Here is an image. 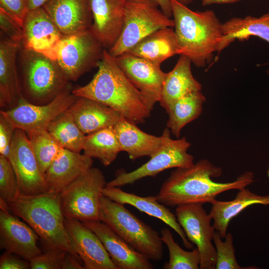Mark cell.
Segmentation results:
<instances>
[{
	"instance_id": "1",
	"label": "cell",
	"mask_w": 269,
	"mask_h": 269,
	"mask_svg": "<svg viewBox=\"0 0 269 269\" xmlns=\"http://www.w3.org/2000/svg\"><path fill=\"white\" fill-rule=\"evenodd\" d=\"M222 168L206 159H201L189 167L177 168L163 183L157 200L168 206L189 203H212L217 196L231 190H240L253 183L254 173L246 171L235 180L218 182L213 178L220 177Z\"/></svg>"
},
{
	"instance_id": "2",
	"label": "cell",
	"mask_w": 269,
	"mask_h": 269,
	"mask_svg": "<svg viewBox=\"0 0 269 269\" xmlns=\"http://www.w3.org/2000/svg\"><path fill=\"white\" fill-rule=\"evenodd\" d=\"M97 67L98 71L92 79L86 85L72 90L73 94L102 103L136 124L144 122L150 111L140 92L107 49H104Z\"/></svg>"
},
{
	"instance_id": "3",
	"label": "cell",
	"mask_w": 269,
	"mask_h": 269,
	"mask_svg": "<svg viewBox=\"0 0 269 269\" xmlns=\"http://www.w3.org/2000/svg\"><path fill=\"white\" fill-rule=\"evenodd\" d=\"M171 2L179 55L188 57L197 67H205L218 52L223 23L212 10L194 11L175 0Z\"/></svg>"
},
{
	"instance_id": "4",
	"label": "cell",
	"mask_w": 269,
	"mask_h": 269,
	"mask_svg": "<svg viewBox=\"0 0 269 269\" xmlns=\"http://www.w3.org/2000/svg\"><path fill=\"white\" fill-rule=\"evenodd\" d=\"M23 220L48 248H59L78 256L73 250L65 226L59 194L47 192L35 196L20 194L7 204Z\"/></svg>"
},
{
	"instance_id": "5",
	"label": "cell",
	"mask_w": 269,
	"mask_h": 269,
	"mask_svg": "<svg viewBox=\"0 0 269 269\" xmlns=\"http://www.w3.org/2000/svg\"><path fill=\"white\" fill-rule=\"evenodd\" d=\"M100 219L149 260L158 261L162 259L163 242L159 233L124 205L103 196L101 202Z\"/></svg>"
},
{
	"instance_id": "6",
	"label": "cell",
	"mask_w": 269,
	"mask_h": 269,
	"mask_svg": "<svg viewBox=\"0 0 269 269\" xmlns=\"http://www.w3.org/2000/svg\"><path fill=\"white\" fill-rule=\"evenodd\" d=\"M20 50L23 84L30 98L47 103L71 86L70 81L56 61L21 45Z\"/></svg>"
},
{
	"instance_id": "7",
	"label": "cell",
	"mask_w": 269,
	"mask_h": 269,
	"mask_svg": "<svg viewBox=\"0 0 269 269\" xmlns=\"http://www.w3.org/2000/svg\"><path fill=\"white\" fill-rule=\"evenodd\" d=\"M124 26L114 45L108 50L114 57L125 53L152 32L173 27V19L166 15L155 0H125Z\"/></svg>"
},
{
	"instance_id": "8",
	"label": "cell",
	"mask_w": 269,
	"mask_h": 269,
	"mask_svg": "<svg viewBox=\"0 0 269 269\" xmlns=\"http://www.w3.org/2000/svg\"><path fill=\"white\" fill-rule=\"evenodd\" d=\"M106 183L102 171L91 167L63 188L59 194L65 218L101 221V202Z\"/></svg>"
},
{
	"instance_id": "9",
	"label": "cell",
	"mask_w": 269,
	"mask_h": 269,
	"mask_svg": "<svg viewBox=\"0 0 269 269\" xmlns=\"http://www.w3.org/2000/svg\"><path fill=\"white\" fill-rule=\"evenodd\" d=\"M164 141L150 156V159L136 169L118 173L107 182L106 187H118L133 184L143 178L154 177L160 172L172 168L187 167L192 165L194 157L187 151L191 143L185 137L172 139L167 127L163 130Z\"/></svg>"
},
{
	"instance_id": "10",
	"label": "cell",
	"mask_w": 269,
	"mask_h": 269,
	"mask_svg": "<svg viewBox=\"0 0 269 269\" xmlns=\"http://www.w3.org/2000/svg\"><path fill=\"white\" fill-rule=\"evenodd\" d=\"M104 49L89 30L63 35L55 61L69 81H75L97 66Z\"/></svg>"
},
{
	"instance_id": "11",
	"label": "cell",
	"mask_w": 269,
	"mask_h": 269,
	"mask_svg": "<svg viewBox=\"0 0 269 269\" xmlns=\"http://www.w3.org/2000/svg\"><path fill=\"white\" fill-rule=\"evenodd\" d=\"M78 97L73 94L71 86L50 102L41 105L28 102L22 94L14 107L0 112L16 129L23 130L27 134L40 132L47 131L50 124L67 111Z\"/></svg>"
},
{
	"instance_id": "12",
	"label": "cell",
	"mask_w": 269,
	"mask_h": 269,
	"mask_svg": "<svg viewBox=\"0 0 269 269\" xmlns=\"http://www.w3.org/2000/svg\"><path fill=\"white\" fill-rule=\"evenodd\" d=\"M177 221L188 240L196 246L199 251L200 269H214L217 254L212 241L215 232L212 220L200 203L179 205L175 209Z\"/></svg>"
},
{
	"instance_id": "13",
	"label": "cell",
	"mask_w": 269,
	"mask_h": 269,
	"mask_svg": "<svg viewBox=\"0 0 269 269\" xmlns=\"http://www.w3.org/2000/svg\"><path fill=\"white\" fill-rule=\"evenodd\" d=\"M16 177L21 194L35 196L49 191L26 133L16 129L7 157Z\"/></svg>"
},
{
	"instance_id": "14",
	"label": "cell",
	"mask_w": 269,
	"mask_h": 269,
	"mask_svg": "<svg viewBox=\"0 0 269 269\" xmlns=\"http://www.w3.org/2000/svg\"><path fill=\"white\" fill-rule=\"evenodd\" d=\"M115 59L126 77L140 92L151 112L160 100L166 73L162 71L160 66L128 53Z\"/></svg>"
},
{
	"instance_id": "15",
	"label": "cell",
	"mask_w": 269,
	"mask_h": 269,
	"mask_svg": "<svg viewBox=\"0 0 269 269\" xmlns=\"http://www.w3.org/2000/svg\"><path fill=\"white\" fill-rule=\"evenodd\" d=\"M22 27L21 46L55 61L56 50L63 35L44 8L29 10Z\"/></svg>"
},
{
	"instance_id": "16",
	"label": "cell",
	"mask_w": 269,
	"mask_h": 269,
	"mask_svg": "<svg viewBox=\"0 0 269 269\" xmlns=\"http://www.w3.org/2000/svg\"><path fill=\"white\" fill-rule=\"evenodd\" d=\"M65 226L71 245L84 269H118L98 236L82 222L65 218Z\"/></svg>"
},
{
	"instance_id": "17",
	"label": "cell",
	"mask_w": 269,
	"mask_h": 269,
	"mask_svg": "<svg viewBox=\"0 0 269 269\" xmlns=\"http://www.w3.org/2000/svg\"><path fill=\"white\" fill-rule=\"evenodd\" d=\"M6 204L0 201V248L28 261L42 252L37 246L38 235L8 211Z\"/></svg>"
},
{
	"instance_id": "18",
	"label": "cell",
	"mask_w": 269,
	"mask_h": 269,
	"mask_svg": "<svg viewBox=\"0 0 269 269\" xmlns=\"http://www.w3.org/2000/svg\"><path fill=\"white\" fill-rule=\"evenodd\" d=\"M125 0H90L92 23L89 29L104 48L110 49L124 26Z\"/></svg>"
},
{
	"instance_id": "19",
	"label": "cell",
	"mask_w": 269,
	"mask_h": 269,
	"mask_svg": "<svg viewBox=\"0 0 269 269\" xmlns=\"http://www.w3.org/2000/svg\"><path fill=\"white\" fill-rule=\"evenodd\" d=\"M101 240L118 269H153L147 258L136 251L101 221L82 222Z\"/></svg>"
},
{
	"instance_id": "20",
	"label": "cell",
	"mask_w": 269,
	"mask_h": 269,
	"mask_svg": "<svg viewBox=\"0 0 269 269\" xmlns=\"http://www.w3.org/2000/svg\"><path fill=\"white\" fill-rule=\"evenodd\" d=\"M63 35L89 30L90 0H49L42 6Z\"/></svg>"
},
{
	"instance_id": "21",
	"label": "cell",
	"mask_w": 269,
	"mask_h": 269,
	"mask_svg": "<svg viewBox=\"0 0 269 269\" xmlns=\"http://www.w3.org/2000/svg\"><path fill=\"white\" fill-rule=\"evenodd\" d=\"M103 195L118 203L133 206L140 211L160 220L177 233L186 248H193V244L188 240L176 215L159 202L156 196L141 197L124 191L118 187H105Z\"/></svg>"
},
{
	"instance_id": "22",
	"label": "cell",
	"mask_w": 269,
	"mask_h": 269,
	"mask_svg": "<svg viewBox=\"0 0 269 269\" xmlns=\"http://www.w3.org/2000/svg\"><path fill=\"white\" fill-rule=\"evenodd\" d=\"M93 163L92 158L63 147L44 174L48 192L59 194L63 188L92 167Z\"/></svg>"
},
{
	"instance_id": "23",
	"label": "cell",
	"mask_w": 269,
	"mask_h": 269,
	"mask_svg": "<svg viewBox=\"0 0 269 269\" xmlns=\"http://www.w3.org/2000/svg\"><path fill=\"white\" fill-rule=\"evenodd\" d=\"M86 134L113 127L125 118L118 111L92 99L78 97L67 110Z\"/></svg>"
},
{
	"instance_id": "24",
	"label": "cell",
	"mask_w": 269,
	"mask_h": 269,
	"mask_svg": "<svg viewBox=\"0 0 269 269\" xmlns=\"http://www.w3.org/2000/svg\"><path fill=\"white\" fill-rule=\"evenodd\" d=\"M21 44L0 32V106L7 110L14 107L22 95L18 78L16 56Z\"/></svg>"
},
{
	"instance_id": "25",
	"label": "cell",
	"mask_w": 269,
	"mask_h": 269,
	"mask_svg": "<svg viewBox=\"0 0 269 269\" xmlns=\"http://www.w3.org/2000/svg\"><path fill=\"white\" fill-rule=\"evenodd\" d=\"M113 129L121 151L126 152L132 160L150 157L159 149L164 139L163 133L159 136L147 134L126 119L113 127Z\"/></svg>"
},
{
	"instance_id": "26",
	"label": "cell",
	"mask_w": 269,
	"mask_h": 269,
	"mask_svg": "<svg viewBox=\"0 0 269 269\" xmlns=\"http://www.w3.org/2000/svg\"><path fill=\"white\" fill-rule=\"evenodd\" d=\"M191 63L188 57L180 55L173 68L166 73L159 102L165 111L184 96L201 91L202 85L193 75Z\"/></svg>"
},
{
	"instance_id": "27",
	"label": "cell",
	"mask_w": 269,
	"mask_h": 269,
	"mask_svg": "<svg viewBox=\"0 0 269 269\" xmlns=\"http://www.w3.org/2000/svg\"><path fill=\"white\" fill-rule=\"evenodd\" d=\"M126 53L160 66L165 60L179 54L174 29L172 27L158 29L143 38Z\"/></svg>"
},
{
	"instance_id": "28",
	"label": "cell",
	"mask_w": 269,
	"mask_h": 269,
	"mask_svg": "<svg viewBox=\"0 0 269 269\" xmlns=\"http://www.w3.org/2000/svg\"><path fill=\"white\" fill-rule=\"evenodd\" d=\"M209 213L213 220V226L224 238L231 220L245 209L255 204L269 205V195L256 194L245 187L239 190L232 200L222 201L215 200L212 203Z\"/></svg>"
},
{
	"instance_id": "29",
	"label": "cell",
	"mask_w": 269,
	"mask_h": 269,
	"mask_svg": "<svg viewBox=\"0 0 269 269\" xmlns=\"http://www.w3.org/2000/svg\"><path fill=\"white\" fill-rule=\"evenodd\" d=\"M223 37L219 46V53L236 40L243 41L250 36L261 38L269 43V13L260 17H234L223 23ZM269 75V69L267 70Z\"/></svg>"
},
{
	"instance_id": "30",
	"label": "cell",
	"mask_w": 269,
	"mask_h": 269,
	"mask_svg": "<svg viewBox=\"0 0 269 269\" xmlns=\"http://www.w3.org/2000/svg\"><path fill=\"white\" fill-rule=\"evenodd\" d=\"M205 101L201 91H198L184 96L168 108L166 127L173 135L179 138L182 129L201 115Z\"/></svg>"
},
{
	"instance_id": "31",
	"label": "cell",
	"mask_w": 269,
	"mask_h": 269,
	"mask_svg": "<svg viewBox=\"0 0 269 269\" xmlns=\"http://www.w3.org/2000/svg\"><path fill=\"white\" fill-rule=\"evenodd\" d=\"M82 150L85 155L99 159L105 166L110 165L121 151L113 127L86 135Z\"/></svg>"
},
{
	"instance_id": "32",
	"label": "cell",
	"mask_w": 269,
	"mask_h": 269,
	"mask_svg": "<svg viewBox=\"0 0 269 269\" xmlns=\"http://www.w3.org/2000/svg\"><path fill=\"white\" fill-rule=\"evenodd\" d=\"M47 131L63 147L77 152L83 150L86 135L67 110L50 124Z\"/></svg>"
},
{
	"instance_id": "33",
	"label": "cell",
	"mask_w": 269,
	"mask_h": 269,
	"mask_svg": "<svg viewBox=\"0 0 269 269\" xmlns=\"http://www.w3.org/2000/svg\"><path fill=\"white\" fill-rule=\"evenodd\" d=\"M161 238L167 246L169 252L168 261L163 269H198L200 258L197 247L192 251L184 250L175 242L170 230L167 228L161 230Z\"/></svg>"
},
{
	"instance_id": "34",
	"label": "cell",
	"mask_w": 269,
	"mask_h": 269,
	"mask_svg": "<svg viewBox=\"0 0 269 269\" xmlns=\"http://www.w3.org/2000/svg\"><path fill=\"white\" fill-rule=\"evenodd\" d=\"M27 134L40 168L44 174L63 147L48 131Z\"/></svg>"
},
{
	"instance_id": "35",
	"label": "cell",
	"mask_w": 269,
	"mask_h": 269,
	"mask_svg": "<svg viewBox=\"0 0 269 269\" xmlns=\"http://www.w3.org/2000/svg\"><path fill=\"white\" fill-rule=\"evenodd\" d=\"M225 241H222L219 233L215 231L213 242L217 254L216 269H243L237 262L235 256V249L233 245V238L231 233H227Z\"/></svg>"
},
{
	"instance_id": "36",
	"label": "cell",
	"mask_w": 269,
	"mask_h": 269,
	"mask_svg": "<svg viewBox=\"0 0 269 269\" xmlns=\"http://www.w3.org/2000/svg\"><path fill=\"white\" fill-rule=\"evenodd\" d=\"M20 194L16 177L9 160L0 155V201L7 204Z\"/></svg>"
},
{
	"instance_id": "37",
	"label": "cell",
	"mask_w": 269,
	"mask_h": 269,
	"mask_svg": "<svg viewBox=\"0 0 269 269\" xmlns=\"http://www.w3.org/2000/svg\"><path fill=\"white\" fill-rule=\"evenodd\" d=\"M67 251L59 248H48L46 251L34 257L30 262L31 269H62Z\"/></svg>"
},
{
	"instance_id": "38",
	"label": "cell",
	"mask_w": 269,
	"mask_h": 269,
	"mask_svg": "<svg viewBox=\"0 0 269 269\" xmlns=\"http://www.w3.org/2000/svg\"><path fill=\"white\" fill-rule=\"evenodd\" d=\"M0 32L9 39L21 43L23 38L22 25L0 7Z\"/></svg>"
},
{
	"instance_id": "39",
	"label": "cell",
	"mask_w": 269,
	"mask_h": 269,
	"mask_svg": "<svg viewBox=\"0 0 269 269\" xmlns=\"http://www.w3.org/2000/svg\"><path fill=\"white\" fill-rule=\"evenodd\" d=\"M16 129L13 123L0 112V155L7 158Z\"/></svg>"
},
{
	"instance_id": "40",
	"label": "cell",
	"mask_w": 269,
	"mask_h": 269,
	"mask_svg": "<svg viewBox=\"0 0 269 269\" xmlns=\"http://www.w3.org/2000/svg\"><path fill=\"white\" fill-rule=\"evenodd\" d=\"M0 7L22 25L28 11L26 0H0Z\"/></svg>"
},
{
	"instance_id": "41",
	"label": "cell",
	"mask_w": 269,
	"mask_h": 269,
	"mask_svg": "<svg viewBox=\"0 0 269 269\" xmlns=\"http://www.w3.org/2000/svg\"><path fill=\"white\" fill-rule=\"evenodd\" d=\"M13 253L5 251L0 258V269H30V262Z\"/></svg>"
},
{
	"instance_id": "42",
	"label": "cell",
	"mask_w": 269,
	"mask_h": 269,
	"mask_svg": "<svg viewBox=\"0 0 269 269\" xmlns=\"http://www.w3.org/2000/svg\"><path fill=\"white\" fill-rule=\"evenodd\" d=\"M62 269H84V268L79 256L67 252L62 262Z\"/></svg>"
},
{
	"instance_id": "43",
	"label": "cell",
	"mask_w": 269,
	"mask_h": 269,
	"mask_svg": "<svg viewBox=\"0 0 269 269\" xmlns=\"http://www.w3.org/2000/svg\"><path fill=\"white\" fill-rule=\"evenodd\" d=\"M161 11L167 16H172L171 0H155Z\"/></svg>"
},
{
	"instance_id": "44",
	"label": "cell",
	"mask_w": 269,
	"mask_h": 269,
	"mask_svg": "<svg viewBox=\"0 0 269 269\" xmlns=\"http://www.w3.org/2000/svg\"><path fill=\"white\" fill-rule=\"evenodd\" d=\"M242 0H201L203 6L213 4H230L240 1Z\"/></svg>"
},
{
	"instance_id": "45",
	"label": "cell",
	"mask_w": 269,
	"mask_h": 269,
	"mask_svg": "<svg viewBox=\"0 0 269 269\" xmlns=\"http://www.w3.org/2000/svg\"><path fill=\"white\" fill-rule=\"evenodd\" d=\"M49 0H26L28 10L41 7Z\"/></svg>"
},
{
	"instance_id": "46",
	"label": "cell",
	"mask_w": 269,
	"mask_h": 269,
	"mask_svg": "<svg viewBox=\"0 0 269 269\" xmlns=\"http://www.w3.org/2000/svg\"><path fill=\"white\" fill-rule=\"evenodd\" d=\"M178 2L184 4L185 5H187L188 4L192 3L194 0H175Z\"/></svg>"
},
{
	"instance_id": "47",
	"label": "cell",
	"mask_w": 269,
	"mask_h": 269,
	"mask_svg": "<svg viewBox=\"0 0 269 269\" xmlns=\"http://www.w3.org/2000/svg\"><path fill=\"white\" fill-rule=\"evenodd\" d=\"M267 176H268V177L269 179V165L268 167V169H267Z\"/></svg>"
}]
</instances>
